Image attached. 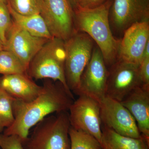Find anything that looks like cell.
I'll use <instances>...</instances> for the list:
<instances>
[{
    "label": "cell",
    "instance_id": "10",
    "mask_svg": "<svg viewBox=\"0 0 149 149\" xmlns=\"http://www.w3.org/2000/svg\"><path fill=\"white\" fill-rule=\"evenodd\" d=\"M102 125L121 136L139 139L142 136L136 120L120 102L106 96L100 102Z\"/></svg>",
    "mask_w": 149,
    "mask_h": 149
},
{
    "label": "cell",
    "instance_id": "7",
    "mask_svg": "<svg viewBox=\"0 0 149 149\" xmlns=\"http://www.w3.org/2000/svg\"><path fill=\"white\" fill-rule=\"evenodd\" d=\"M108 74L100 50L97 46L94 47L91 60L81 75L74 94L89 96L100 102L106 96Z\"/></svg>",
    "mask_w": 149,
    "mask_h": 149
},
{
    "label": "cell",
    "instance_id": "19",
    "mask_svg": "<svg viewBox=\"0 0 149 149\" xmlns=\"http://www.w3.org/2000/svg\"><path fill=\"white\" fill-rule=\"evenodd\" d=\"M70 149H100V142L93 136L70 126L69 130Z\"/></svg>",
    "mask_w": 149,
    "mask_h": 149
},
{
    "label": "cell",
    "instance_id": "15",
    "mask_svg": "<svg viewBox=\"0 0 149 149\" xmlns=\"http://www.w3.org/2000/svg\"><path fill=\"white\" fill-rule=\"evenodd\" d=\"M0 88L15 99L30 102L40 95L42 86L37 85L27 73L3 75Z\"/></svg>",
    "mask_w": 149,
    "mask_h": 149
},
{
    "label": "cell",
    "instance_id": "25",
    "mask_svg": "<svg viewBox=\"0 0 149 149\" xmlns=\"http://www.w3.org/2000/svg\"><path fill=\"white\" fill-rule=\"evenodd\" d=\"M139 72L143 85L149 88V56L143 58L139 65Z\"/></svg>",
    "mask_w": 149,
    "mask_h": 149
},
{
    "label": "cell",
    "instance_id": "1",
    "mask_svg": "<svg viewBox=\"0 0 149 149\" xmlns=\"http://www.w3.org/2000/svg\"><path fill=\"white\" fill-rule=\"evenodd\" d=\"M42 86L40 95L31 102L14 99L15 120L3 134L17 135L23 142L28 137L30 129L44 118L54 113L68 111L74 100L71 91L59 81L51 79H45Z\"/></svg>",
    "mask_w": 149,
    "mask_h": 149
},
{
    "label": "cell",
    "instance_id": "14",
    "mask_svg": "<svg viewBox=\"0 0 149 149\" xmlns=\"http://www.w3.org/2000/svg\"><path fill=\"white\" fill-rule=\"evenodd\" d=\"M120 103L133 116L141 135L149 140V88L137 87Z\"/></svg>",
    "mask_w": 149,
    "mask_h": 149
},
{
    "label": "cell",
    "instance_id": "18",
    "mask_svg": "<svg viewBox=\"0 0 149 149\" xmlns=\"http://www.w3.org/2000/svg\"><path fill=\"white\" fill-rule=\"evenodd\" d=\"M27 73V69L14 54L3 50L0 52V74L8 75Z\"/></svg>",
    "mask_w": 149,
    "mask_h": 149
},
{
    "label": "cell",
    "instance_id": "11",
    "mask_svg": "<svg viewBox=\"0 0 149 149\" xmlns=\"http://www.w3.org/2000/svg\"><path fill=\"white\" fill-rule=\"evenodd\" d=\"M106 96L121 102L137 87L143 85L139 65L116 61L108 69Z\"/></svg>",
    "mask_w": 149,
    "mask_h": 149
},
{
    "label": "cell",
    "instance_id": "4",
    "mask_svg": "<svg viewBox=\"0 0 149 149\" xmlns=\"http://www.w3.org/2000/svg\"><path fill=\"white\" fill-rule=\"evenodd\" d=\"M65 59L64 41L52 37L48 40L30 62L27 74L36 80L47 79L59 81L67 90L70 91L65 79Z\"/></svg>",
    "mask_w": 149,
    "mask_h": 149
},
{
    "label": "cell",
    "instance_id": "26",
    "mask_svg": "<svg viewBox=\"0 0 149 149\" xmlns=\"http://www.w3.org/2000/svg\"><path fill=\"white\" fill-rule=\"evenodd\" d=\"M3 49V45L2 42L1 40V38H0V52Z\"/></svg>",
    "mask_w": 149,
    "mask_h": 149
},
{
    "label": "cell",
    "instance_id": "16",
    "mask_svg": "<svg viewBox=\"0 0 149 149\" xmlns=\"http://www.w3.org/2000/svg\"><path fill=\"white\" fill-rule=\"evenodd\" d=\"M100 149H149V140L142 136L139 139L121 136L102 126Z\"/></svg>",
    "mask_w": 149,
    "mask_h": 149
},
{
    "label": "cell",
    "instance_id": "2",
    "mask_svg": "<svg viewBox=\"0 0 149 149\" xmlns=\"http://www.w3.org/2000/svg\"><path fill=\"white\" fill-rule=\"evenodd\" d=\"M112 1L107 0L93 9L72 8L75 31L86 33L95 42L107 68L116 61L119 42L115 38L110 24L109 11Z\"/></svg>",
    "mask_w": 149,
    "mask_h": 149
},
{
    "label": "cell",
    "instance_id": "22",
    "mask_svg": "<svg viewBox=\"0 0 149 149\" xmlns=\"http://www.w3.org/2000/svg\"><path fill=\"white\" fill-rule=\"evenodd\" d=\"M12 19L7 3L0 2V38L3 46L6 42L7 37L13 25Z\"/></svg>",
    "mask_w": 149,
    "mask_h": 149
},
{
    "label": "cell",
    "instance_id": "12",
    "mask_svg": "<svg viewBox=\"0 0 149 149\" xmlns=\"http://www.w3.org/2000/svg\"><path fill=\"white\" fill-rule=\"evenodd\" d=\"M149 22L135 23L125 30L118 42L116 61L140 65L149 42Z\"/></svg>",
    "mask_w": 149,
    "mask_h": 149
},
{
    "label": "cell",
    "instance_id": "23",
    "mask_svg": "<svg viewBox=\"0 0 149 149\" xmlns=\"http://www.w3.org/2000/svg\"><path fill=\"white\" fill-rule=\"evenodd\" d=\"M1 149H24L22 141L17 135L7 136L0 133Z\"/></svg>",
    "mask_w": 149,
    "mask_h": 149
},
{
    "label": "cell",
    "instance_id": "28",
    "mask_svg": "<svg viewBox=\"0 0 149 149\" xmlns=\"http://www.w3.org/2000/svg\"><path fill=\"white\" fill-rule=\"evenodd\" d=\"M0 149H1V148H0Z\"/></svg>",
    "mask_w": 149,
    "mask_h": 149
},
{
    "label": "cell",
    "instance_id": "13",
    "mask_svg": "<svg viewBox=\"0 0 149 149\" xmlns=\"http://www.w3.org/2000/svg\"><path fill=\"white\" fill-rule=\"evenodd\" d=\"M13 22L4 50L14 54L27 70L32 59L49 39L33 36Z\"/></svg>",
    "mask_w": 149,
    "mask_h": 149
},
{
    "label": "cell",
    "instance_id": "9",
    "mask_svg": "<svg viewBox=\"0 0 149 149\" xmlns=\"http://www.w3.org/2000/svg\"><path fill=\"white\" fill-rule=\"evenodd\" d=\"M109 20L113 34L123 35L133 24L149 21V0H113Z\"/></svg>",
    "mask_w": 149,
    "mask_h": 149
},
{
    "label": "cell",
    "instance_id": "21",
    "mask_svg": "<svg viewBox=\"0 0 149 149\" xmlns=\"http://www.w3.org/2000/svg\"><path fill=\"white\" fill-rule=\"evenodd\" d=\"M7 4L22 15L40 14V0H7Z\"/></svg>",
    "mask_w": 149,
    "mask_h": 149
},
{
    "label": "cell",
    "instance_id": "20",
    "mask_svg": "<svg viewBox=\"0 0 149 149\" xmlns=\"http://www.w3.org/2000/svg\"><path fill=\"white\" fill-rule=\"evenodd\" d=\"M14 99L0 88V133L12 125L14 121L13 110Z\"/></svg>",
    "mask_w": 149,
    "mask_h": 149
},
{
    "label": "cell",
    "instance_id": "24",
    "mask_svg": "<svg viewBox=\"0 0 149 149\" xmlns=\"http://www.w3.org/2000/svg\"><path fill=\"white\" fill-rule=\"evenodd\" d=\"M107 0H68L72 8L93 9L99 7Z\"/></svg>",
    "mask_w": 149,
    "mask_h": 149
},
{
    "label": "cell",
    "instance_id": "5",
    "mask_svg": "<svg viewBox=\"0 0 149 149\" xmlns=\"http://www.w3.org/2000/svg\"><path fill=\"white\" fill-rule=\"evenodd\" d=\"M65 42V72L68 87L75 93L80 77L92 56L94 41L83 32H76Z\"/></svg>",
    "mask_w": 149,
    "mask_h": 149
},
{
    "label": "cell",
    "instance_id": "8",
    "mask_svg": "<svg viewBox=\"0 0 149 149\" xmlns=\"http://www.w3.org/2000/svg\"><path fill=\"white\" fill-rule=\"evenodd\" d=\"M78 96L68 110L70 126L91 134L100 143L102 124L100 102L89 96Z\"/></svg>",
    "mask_w": 149,
    "mask_h": 149
},
{
    "label": "cell",
    "instance_id": "27",
    "mask_svg": "<svg viewBox=\"0 0 149 149\" xmlns=\"http://www.w3.org/2000/svg\"><path fill=\"white\" fill-rule=\"evenodd\" d=\"M4 2L7 3V0H0V2Z\"/></svg>",
    "mask_w": 149,
    "mask_h": 149
},
{
    "label": "cell",
    "instance_id": "6",
    "mask_svg": "<svg viewBox=\"0 0 149 149\" xmlns=\"http://www.w3.org/2000/svg\"><path fill=\"white\" fill-rule=\"evenodd\" d=\"M40 15L53 37L65 41L75 32L74 13L68 0H40Z\"/></svg>",
    "mask_w": 149,
    "mask_h": 149
},
{
    "label": "cell",
    "instance_id": "17",
    "mask_svg": "<svg viewBox=\"0 0 149 149\" xmlns=\"http://www.w3.org/2000/svg\"><path fill=\"white\" fill-rule=\"evenodd\" d=\"M8 6L13 21L22 29L35 37L47 39L53 37L40 14L22 15L15 11L8 5Z\"/></svg>",
    "mask_w": 149,
    "mask_h": 149
},
{
    "label": "cell",
    "instance_id": "3",
    "mask_svg": "<svg viewBox=\"0 0 149 149\" xmlns=\"http://www.w3.org/2000/svg\"><path fill=\"white\" fill-rule=\"evenodd\" d=\"M34 127L22 142L24 149H70L68 111L50 115Z\"/></svg>",
    "mask_w": 149,
    "mask_h": 149
}]
</instances>
